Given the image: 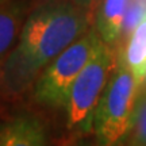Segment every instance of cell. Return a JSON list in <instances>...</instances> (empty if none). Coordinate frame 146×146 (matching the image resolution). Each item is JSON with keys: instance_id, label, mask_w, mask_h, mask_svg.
Instances as JSON below:
<instances>
[{"instance_id": "obj_8", "label": "cell", "mask_w": 146, "mask_h": 146, "mask_svg": "<svg viewBox=\"0 0 146 146\" xmlns=\"http://www.w3.org/2000/svg\"><path fill=\"white\" fill-rule=\"evenodd\" d=\"M119 57L131 70L134 77L142 83L146 78V11L131 30Z\"/></svg>"}, {"instance_id": "obj_3", "label": "cell", "mask_w": 146, "mask_h": 146, "mask_svg": "<svg viewBox=\"0 0 146 146\" xmlns=\"http://www.w3.org/2000/svg\"><path fill=\"white\" fill-rule=\"evenodd\" d=\"M141 83L118 58L94 115L92 131L98 146H116L125 135L138 98Z\"/></svg>"}, {"instance_id": "obj_7", "label": "cell", "mask_w": 146, "mask_h": 146, "mask_svg": "<svg viewBox=\"0 0 146 146\" xmlns=\"http://www.w3.org/2000/svg\"><path fill=\"white\" fill-rule=\"evenodd\" d=\"M130 0H100L95 18V30L102 41L112 46L120 38Z\"/></svg>"}, {"instance_id": "obj_5", "label": "cell", "mask_w": 146, "mask_h": 146, "mask_svg": "<svg viewBox=\"0 0 146 146\" xmlns=\"http://www.w3.org/2000/svg\"><path fill=\"white\" fill-rule=\"evenodd\" d=\"M0 146H50L41 118L21 112L0 126Z\"/></svg>"}, {"instance_id": "obj_2", "label": "cell", "mask_w": 146, "mask_h": 146, "mask_svg": "<svg viewBox=\"0 0 146 146\" xmlns=\"http://www.w3.org/2000/svg\"><path fill=\"white\" fill-rule=\"evenodd\" d=\"M116 61L112 46L102 42L77 74L69 89L68 100L64 107L69 131L78 135H87L92 131L95 110Z\"/></svg>"}, {"instance_id": "obj_10", "label": "cell", "mask_w": 146, "mask_h": 146, "mask_svg": "<svg viewBox=\"0 0 146 146\" xmlns=\"http://www.w3.org/2000/svg\"><path fill=\"white\" fill-rule=\"evenodd\" d=\"M68 1L76 5H80V7H84V8H91L95 3V0H68Z\"/></svg>"}, {"instance_id": "obj_1", "label": "cell", "mask_w": 146, "mask_h": 146, "mask_svg": "<svg viewBox=\"0 0 146 146\" xmlns=\"http://www.w3.org/2000/svg\"><path fill=\"white\" fill-rule=\"evenodd\" d=\"M88 10L68 0H41L33 5L1 66L5 89L21 94L35 83L47 64L89 29Z\"/></svg>"}, {"instance_id": "obj_6", "label": "cell", "mask_w": 146, "mask_h": 146, "mask_svg": "<svg viewBox=\"0 0 146 146\" xmlns=\"http://www.w3.org/2000/svg\"><path fill=\"white\" fill-rule=\"evenodd\" d=\"M33 5L34 0H10L0 4V61L16 45Z\"/></svg>"}, {"instance_id": "obj_4", "label": "cell", "mask_w": 146, "mask_h": 146, "mask_svg": "<svg viewBox=\"0 0 146 146\" xmlns=\"http://www.w3.org/2000/svg\"><path fill=\"white\" fill-rule=\"evenodd\" d=\"M95 27H89L43 68L34 83V100L47 108H64L69 89L84 65L102 43Z\"/></svg>"}, {"instance_id": "obj_11", "label": "cell", "mask_w": 146, "mask_h": 146, "mask_svg": "<svg viewBox=\"0 0 146 146\" xmlns=\"http://www.w3.org/2000/svg\"><path fill=\"white\" fill-rule=\"evenodd\" d=\"M7 1H10V0H0V4H3V3H7Z\"/></svg>"}, {"instance_id": "obj_9", "label": "cell", "mask_w": 146, "mask_h": 146, "mask_svg": "<svg viewBox=\"0 0 146 146\" xmlns=\"http://www.w3.org/2000/svg\"><path fill=\"white\" fill-rule=\"evenodd\" d=\"M116 146H146V91L138 95L125 135Z\"/></svg>"}]
</instances>
